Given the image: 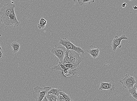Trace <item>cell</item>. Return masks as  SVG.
I'll return each mask as SVG.
<instances>
[{
    "mask_svg": "<svg viewBox=\"0 0 137 101\" xmlns=\"http://www.w3.org/2000/svg\"><path fill=\"white\" fill-rule=\"evenodd\" d=\"M59 44L65 47L67 50H73L77 52L80 55L84 54V51L79 47L76 46L71 42L70 41L66 38H59Z\"/></svg>",
    "mask_w": 137,
    "mask_h": 101,
    "instance_id": "1",
    "label": "cell"
},
{
    "mask_svg": "<svg viewBox=\"0 0 137 101\" xmlns=\"http://www.w3.org/2000/svg\"><path fill=\"white\" fill-rule=\"evenodd\" d=\"M51 88L49 86L44 87L43 88L37 86L34 88V92L33 93V97L35 101H42L47 92Z\"/></svg>",
    "mask_w": 137,
    "mask_h": 101,
    "instance_id": "2",
    "label": "cell"
},
{
    "mask_svg": "<svg viewBox=\"0 0 137 101\" xmlns=\"http://www.w3.org/2000/svg\"><path fill=\"white\" fill-rule=\"evenodd\" d=\"M1 21L6 25H12L14 27L18 26L20 23L17 19L15 13H10L8 16H1Z\"/></svg>",
    "mask_w": 137,
    "mask_h": 101,
    "instance_id": "3",
    "label": "cell"
},
{
    "mask_svg": "<svg viewBox=\"0 0 137 101\" xmlns=\"http://www.w3.org/2000/svg\"><path fill=\"white\" fill-rule=\"evenodd\" d=\"M120 82L123 84L124 88L128 89L133 88L134 85L137 83L135 77L129 75L128 74H126L124 79L120 81Z\"/></svg>",
    "mask_w": 137,
    "mask_h": 101,
    "instance_id": "4",
    "label": "cell"
},
{
    "mask_svg": "<svg viewBox=\"0 0 137 101\" xmlns=\"http://www.w3.org/2000/svg\"><path fill=\"white\" fill-rule=\"evenodd\" d=\"M51 52L57 56L60 62H62L65 55L67 49L64 47L58 46L55 45L54 48L51 49Z\"/></svg>",
    "mask_w": 137,
    "mask_h": 101,
    "instance_id": "5",
    "label": "cell"
},
{
    "mask_svg": "<svg viewBox=\"0 0 137 101\" xmlns=\"http://www.w3.org/2000/svg\"><path fill=\"white\" fill-rule=\"evenodd\" d=\"M15 4L13 2L5 4L0 10V15L2 16H7L10 13H15Z\"/></svg>",
    "mask_w": 137,
    "mask_h": 101,
    "instance_id": "6",
    "label": "cell"
},
{
    "mask_svg": "<svg viewBox=\"0 0 137 101\" xmlns=\"http://www.w3.org/2000/svg\"><path fill=\"white\" fill-rule=\"evenodd\" d=\"M69 57L70 63L79 65L83 59L80 56V55L73 50H69Z\"/></svg>",
    "mask_w": 137,
    "mask_h": 101,
    "instance_id": "7",
    "label": "cell"
},
{
    "mask_svg": "<svg viewBox=\"0 0 137 101\" xmlns=\"http://www.w3.org/2000/svg\"><path fill=\"white\" fill-rule=\"evenodd\" d=\"M128 39V38L124 35H122L120 37L117 36H115L114 38H113L111 44V46L113 51H116L118 47L119 48H121V42L122 40L127 39Z\"/></svg>",
    "mask_w": 137,
    "mask_h": 101,
    "instance_id": "8",
    "label": "cell"
},
{
    "mask_svg": "<svg viewBox=\"0 0 137 101\" xmlns=\"http://www.w3.org/2000/svg\"><path fill=\"white\" fill-rule=\"evenodd\" d=\"M115 88V87L112 82L109 83L101 82L98 88L100 90H109L110 91L114 90Z\"/></svg>",
    "mask_w": 137,
    "mask_h": 101,
    "instance_id": "9",
    "label": "cell"
},
{
    "mask_svg": "<svg viewBox=\"0 0 137 101\" xmlns=\"http://www.w3.org/2000/svg\"><path fill=\"white\" fill-rule=\"evenodd\" d=\"M86 51L93 57L94 59L97 58L99 55L100 50L98 48H90L86 50Z\"/></svg>",
    "mask_w": 137,
    "mask_h": 101,
    "instance_id": "10",
    "label": "cell"
},
{
    "mask_svg": "<svg viewBox=\"0 0 137 101\" xmlns=\"http://www.w3.org/2000/svg\"><path fill=\"white\" fill-rule=\"evenodd\" d=\"M78 70L77 68L73 69L71 68H66L63 71V73L65 76L69 77L76 74Z\"/></svg>",
    "mask_w": 137,
    "mask_h": 101,
    "instance_id": "11",
    "label": "cell"
},
{
    "mask_svg": "<svg viewBox=\"0 0 137 101\" xmlns=\"http://www.w3.org/2000/svg\"><path fill=\"white\" fill-rule=\"evenodd\" d=\"M128 92L134 101H137V85H134L133 88L129 89Z\"/></svg>",
    "mask_w": 137,
    "mask_h": 101,
    "instance_id": "12",
    "label": "cell"
},
{
    "mask_svg": "<svg viewBox=\"0 0 137 101\" xmlns=\"http://www.w3.org/2000/svg\"><path fill=\"white\" fill-rule=\"evenodd\" d=\"M11 46L13 49V52L14 53H16L19 51L20 48V45L18 43L16 42H12Z\"/></svg>",
    "mask_w": 137,
    "mask_h": 101,
    "instance_id": "13",
    "label": "cell"
},
{
    "mask_svg": "<svg viewBox=\"0 0 137 101\" xmlns=\"http://www.w3.org/2000/svg\"><path fill=\"white\" fill-rule=\"evenodd\" d=\"M66 68V67L64 65L61 64L60 62H59V63L58 65L52 67L51 69V70L53 72L56 71L58 70H60L61 71H64Z\"/></svg>",
    "mask_w": 137,
    "mask_h": 101,
    "instance_id": "14",
    "label": "cell"
},
{
    "mask_svg": "<svg viewBox=\"0 0 137 101\" xmlns=\"http://www.w3.org/2000/svg\"><path fill=\"white\" fill-rule=\"evenodd\" d=\"M69 50L67 49L65 55L64 59H63L62 62H60L61 63L63 64V65L70 63L69 57Z\"/></svg>",
    "mask_w": 137,
    "mask_h": 101,
    "instance_id": "15",
    "label": "cell"
},
{
    "mask_svg": "<svg viewBox=\"0 0 137 101\" xmlns=\"http://www.w3.org/2000/svg\"><path fill=\"white\" fill-rule=\"evenodd\" d=\"M61 91H62V90L60 88H51L47 92V94H52L57 96L59 94V92Z\"/></svg>",
    "mask_w": 137,
    "mask_h": 101,
    "instance_id": "16",
    "label": "cell"
},
{
    "mask_svg": "<svg viewBox=\"0 0 137 101\" xmlns=\"http://www.w3.org/2000/svg\"><path fill=\"white\" fill-rule=\"evenodd\" d=\"M47 24V21L44 18H41L40 19V23L38 24V27L40 29H43Z\"/></svg>",
    "mask_w": 137,
    "mask_h": 101,
    "instance_id": "17",
    "label": "cell"
},
{
    "mask_svg": "<svg viewBox=\"0 0 137 101\" xmlns=\"http://www.w3.org/2000/svg\"><path fill=\"white\" fill-rule=\"evenodd\" d=\"M45 97L48 101H57V97L56 95L52 94H46Z\"/></svg>",
    "mask_w": 137,
    "mask_h": 101,
    "instance_id": "18",
    "label": "cell"
},
{
    "mask_svg": "<svg viewBox=\"0 0 137 101\" xmlns=\"http://www.w3.org/2000/svg\"><path fill=\"white\" fill-rule=\"evenodd\" d=\"M59 94L62 95L65 100L66 101H73L72 100V97L71 96L65 94L63 91L60 92Z\"/></svg>",
    "mask_w": 137,
    "mask_h": 101,
    "instance_id": "19",
    "label": "cell"
},
{
    "mask_svg": "<svg viewBox=\"0 0 137 101\" xmlns=\"http://www.w3.org/2000/svg\"><path fill=\"white\" fill-rule=\"evenodd\" d=\"M81 6L84 4H91L95 2V0H80Z\"/></svg>",
    "mask_w": 137,
    "mask_h": 101,
    "instance_id": "20",
    "label": "cell"
},
{
    "mask_svg": "<svg viewBox=\"0 0 137 101\" xmlns=\"http://www.w3.org/2000/svg\"><path fill=\"white\" fill-rule=\"evenodd\" d=\"M64 65L66 67V68H73V69L77 68L79 66V65H74V64L71 63H68L67 64H64Z\"/></svg>",
    "mask_w": 137,
    "mask_h": 101,
    "instance_id": "21",
    "label": "cell"
},
{
    "mask_svg": "<svg viewBox=\"0 0 137 101\" xmlns=\"http://www.w3.org/2000/svg\"><path fill=\"white\" fill-rule=\"evenodd\" d=\"M57 101H66L64 98L60 94H58L57 95Z\"/></svg>",
    "mask_w": 137,
    "mask_h": 101,
    "instance_id": "22",
    "label": "cell"
},
{
    "mask_svg": "<svg viewBox=\"0 0 137 101\" xmlns=\"http://www.w3.org/2000/svg\"><path fill=\"white\" fill-rule=\"evenodd\" d=\"M4 58V53L2 49L0 50V60H2Z\"/></svg>",
    "mask_w": 137,
    "mask_h": 101,
    "instance_id": "23",
    "label": "cell"
},
{
    "mask_svg": "<svg viewBox=\"0 0 137 101\" xmlns=\"http://www.w3.org/2000/svg\"><path fill=\"white\" fill-rule=\"evenodd\" d=\"M127 4H126V3H124L122 4V5L121 6L122 7H126V5Z\"/></svg>",
    "mask_w": 137,
    "mask_h": 101,
    "instance_id": "24",
    "label": "cell"
},
{
    "mask_svg": "<svg viewBox=\"0 0 137 101\" xmlns=\"http://www.w3.org/2000/svg\"><path fill=\"white\" fill-rule=\"evenodd\" d=\"M133 8L134 9V10H136L137 9V7L136 6H134L133 7Z\"/></svg>",
    "mask_w": 137,
    "mask_h": 101,
    "instance_id": "25",
    "label": "cell"
},
{
    "mask_svg": "<svg viewBox=\"0 0 137 101\" xmlns=\"http://www.w3.org/2000/svg\"><path fill=\"white\" fill-rule=\"evenodd\" d=\"M42 101H48L47 99H46V97L44 98L43 99Z\"/></svg>",
    "mask_w": 137,
    "mask_h": 101,
    "instance_id": "26",
    "label": "cell"
},
{
    "mask_svg": "<svg viewBox=\"0 0 137 101\" xmlns=\"http://www.w3.org/2000/svg\"><path fill=\"white\" fill-rule=\"evenodd\" d=\"M77 0V1H78V4H79V5L80 6H81V3H80V0Z\"/></svg>",
    "mask_w": 137,
    "mask_h": 101,
    "instance_id": "27",
    "label": "cell"
},
{
    "mask_svg": "<svg viewBox=\"0 0 137 101\" xmlns=\"http://www.w3.org/2000/svg\"><path fill=\"white\" fill-rule=\"evenodd\" d=\"M0 49H2V47H1V44H0Z\"/></svg>",
    "mask_w": 137,
    "mask_h": 101,
    "instance_id": "28",
    "label": "cell"
},
{
    "mask_svg": "<svg viewBox=\"0 0 137 101\" xmlns=\"http://www.w3.org/2000/svg\"><path fill=\"white\" fill-rule=\"evenodd\" d=\"M72 1H74V2H75V0H72Z\"/></svg>",
    "mask_w": 137,
    "mask_h": 101,
    "instance_id": "29",
    "label": "cell"
},
{
    "mask_svg": "<svg viewBox=\"0 0 137 101\" xmlns=\"http://www.w3.org/2000/svg\"><path fill=\"white\" fill-rule=\"evenodd\" d=\"M129 0L132 1H133V0Z\"/></svg>",
    "mask_w": 137,
    "mask_h": 101,
    "instance_id": "30",
    "label": "cell"
}]
</instances>
